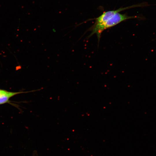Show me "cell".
Here are the masks:
<instances>
[{
    "mask_svg": "<svg viewBox=\"0 0 156 156\" xmlns=\"http://www.w3.org/2000/svg\"><path fill=\"white\" fill-rule=\"evenodd\" d=\"M129 8V7L120 8L117 10L104 12L96 19L94 25L101 24L108 20L116 13Z\"/></svg>",
    "mask_w": 156,
    "mask_h": 156,
    "instance_id": "obj_2",
    "label": "cell"
},
{
    "mask_svg": "<svg viewBox=\"0 0 156 156\" xmlns=\"http://www.w3.org/2000/svg\"><path fill=\"white\" fill-rule=\"evenodd\" d=\"M125 14L117 13L105 22L99 25H94L92 28L91 36L94 34L96 35L98 41H99L101 34L106 29L114 26L127 19L132 18Z\"/></svg>",
    "mask_w": 156,
    "mask_h": 156,
    "instance_id": "obj_1",
    "label": "cell"
}]
</instances>
